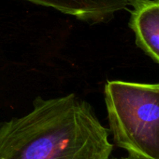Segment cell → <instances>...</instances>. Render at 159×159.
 <instances>
[{
  "label": "cell",
  "mask_w": 159,
  "mask_h": 159,
  "mask_svg": "<svg viewBox=\"0 0 159 159\" xmlns=\"http://www.w3.org/2000/svg\"><path fill=\"white\" fill-rule=\"evenodd\" d=\"M109 130L75 94L37 98L28 114L0 124V159H109Z\"/></svg>",
  "instance_id": "6da1fadb"
},
{
  "label": "cell",
  "mask_w": 159,
  "mask_h": 159,
  "mask_svg": "<svg viewBox=\"0 0 159 159\" xmlns=\"http://www.w3.org/2000/svg\"><path fill=\"white\" fill-rule=\"evenodd\" d=\"M130 6L136 44L159 64V0H132Z\"/></svg>",
  "instance_id": "3957f363"
},
{
  "label": "cell",
  "mask_w": 159,
  "mask_h": 159,
  "mask_svg": "<svg viewBox=\"0 0 159 159\" xmlns=\"http://www.w3.org/2000/svg\"><path fill=\"white\" fill-rule=\"evenodd\" d=\"M37 5L52 7L77 19L97 23L106 21L131 5L132 0H26Z\"/></svg>",
  "instance_id": "277c9868"
},
{
  "label": "cell",
  "mask_w": 159,
  "mask_h": 159,
  "mask_svg": "<svg viewBox=\"0 0 159 159\" xmlns=\"http://www.w3.org/2000/svg\"><path fill=\"white\" fill-rule=\"evenodd\" d=\"M112 159H139L134 157H131V156H127V157H114V158Z\"/></svg>",
  "instance_id": "5b68a950"
},
{
  "label": "cell",
  "mask_w": 159,
  "mask_h": 159,
  "mask_svg": "<svg viewBox=\"0 0 159 159\" xmlns=\"http://www.w3.org/2000/svg\"><path fill=\"white\" fill-rule=\"evenodd\" d=\"M104 93L114 143L136 158L159 159V84L109 81Z\"/></svg>",
  "instance_id": "7a4b0ae2"
}]
</instances>
